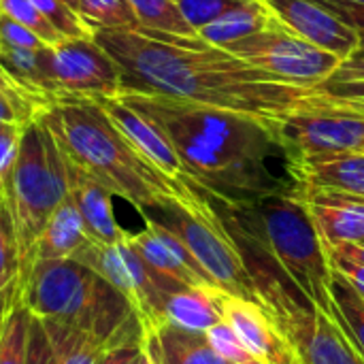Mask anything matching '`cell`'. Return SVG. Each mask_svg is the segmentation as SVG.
I'll return each mask as SVG.
<instances>
[{
  "instance_id": "6da1fadb",
  "label": "cell",
  "mask_w": 364,
  "mask_h": 364,
  "mask_svg": "<svg viewBox=\"0 0 364 364\" xmlns=\"http://www.w3.org/2000/svg\"><path fill=\"white\" fill-rule=\"evenodd\" d=\"M92 36L115 60L122 92L220 107L269 122L299 109L311 96V87L286 83L198 34L96 28Z\"/></svg>"
},
{
  "instance_id": "7a4b0ae2",
  "label": "cell",
  "mask_w": 364,
  "mask_h": 364,
  "mask_svg": "<svg viewBox=\"0 0 364 364\" xmlns=\"http://www.w3.org/2000/svg\"><path fill=\"white\" fill-rule=\"evenodd\" d=\"M119 98L164 130L188 186L228 205L299 192L292 177L271 168L273 158L286 160L275 122L156 94L122 92Z\"/></svg>"
},
{
  "instance_id": "3957f363",
  "label": "cell",
  "mask_w": 364,
  "mask_h": 364,
  "mask_svg": "<svg viewBox=\"0 0 364 364\" xmlns=\"http://www.w3.org/2000/svg\"><path fill=\"white\" fill-rule=\"evenodd\" d=\"M205 198L224 222L250 271L275 273L307 305L333 311V269L301 192L273 194L247 205H228L209 194Z\"/></svg>"
},
{
  "instance_id": "277c9868",
  "label": "cell",
  "mask_w": 364,
  "mask_h": 364,
  "mask_svg": "<svg viewBox=\"0 0 364 364\" xmlns=\"http://www.w3.org/2000/svg\"><path fill=\"white\" fill-rule=\"evenodd\" d=\"M62 154L136 211L166 200H192L196 190L166 177L117 130L105 109L85 96H60L36 115Z\"/></svg>"
},
{
  "instance_id": "5b68a950",
  "label": "cell",
  "mask_w": 364,
  "mask_h": 364,
  "mask_svg": "<svg viewBox=\"0 0 364 364\" xmlns=\"http://www.w3.org/2000/svg\"><path fill=\"white\" fill-rule=\"evenodd\" d=\"M28 311L100 339L109 348L143 341V324L130 301L90 267L73 260H36L19 279Z\"/></svg>"
},
{
  "instance_id": "8992f818",
  "label": "cell",
  "mask_w": 364,
  "mask_h": 364,
  "mask_svg": "<svg viewBox=\"0 0 364 364\" xmlns=\"http://www.w3.org/2000/svg\"><path fill=\"white\" fill-rule=\"evenodd\" d=\"M66 196L64 154L49 128L36 117L23 128L17 162L4 190V203L17 241L19 279L32 269L36 243L49 218Z\"/></svg>"
},
{
  "instance_id": "52a82bcc",
  "label": "cell",
  "mask_w": 364,
  "mask_h": 364,
  "mask_svg": "<svg viewBox=\"0 0 364 364\" xmlns=\"http://www.w3.org/2000/svg\"><path fill=\"white\" fill-rule=\"evenodd\" d=\"M139 213L143 220H149L175 235L218 288L228 294L258 299L252 273L237 243L200 190H196L192 200L175 198L141 209Z\"/></svg>"
},
{
  "instance_id": "ba28073f",
  "label": "cell",
  "mask_w": 364,
  "mask_h": 364,
  "mask_svg": "<svg viewBox=\"0 0 364 364\" xmlns=\"http://www.w3.org/2000/svg\"><path fill=\"white\" fill-rule=\"evenodd\" d=\"M258 301L273 314L299 364H364V354L333 314L305 303L269 271H250Z\"/></svg>"
},
{
  "instance_id": "9c48e42d",
  "label": "cell",
  "mask_w": 364,
  "mask_h": 364,
  "mask_svg": "<svg viewBox=\"0 0 364 364\" xmlns=\"http://www.w3.org/2000/svg\"><path fill=\"white\" fill-rule=\"evenodd\" d=\"M286 164L314 156L364 151V115L311 96L299 109L275 119Z\"/></svg>"
},
{
  "instance_id": "30bf717a",
  "label": "cell",
  "mask_w": 364,
  "mask_h": 364,
  "mask_svg": "<svg viewBox=\"0 0 364 364\" xmlns=\"http://www.w3.org/2000/svg\"><path fill=\"white\" fill-rule=\"evenodd\" d=\"M226 51L286 83L301 87H316L328 81L343 64L339 55L303 41L277 19H273L264 30L228 45Z\"/></svg>"
},
{
  "instance_id": "8fae6325",
  "label": "cell",
  "mask_w": 364,
  "mask_h": 364,
  "mask_svg": "<svg viewBox=\"0 0 364 364\" xmlns=\"http://www.w3.org/2000/svg\"><path fill=\"white\" fill-rule=\"evenodd\" d=\"M73 260L90 267L113 288H117L134 307L143 331L154 328L162 322V305L166 290L147 269L141 256L126 241L115 245L87 243Z\"/></svg>"
},
{
  "instance_id": "7c38bea8",
  "label": "cell",
  "mask_w": 364,
  "mask_h": 364,
  "mask_svg": "<svg viewBox=\"0 0 364 364\" xmlns=\"http://www.w3.org/2000/svg\"><path fill=\"white\" fill-rule=\"evenodd\" d=\"M47 60L58 98H111L122 94L119 68L94 36L62 38L47 47Z\"/></svg>"
},
{
  "instance_id": "4fadbf2b",
  "label": "cell",
  "mask_w": 364,
  "mask_h": 364,
  "mask_svg": "<svg viewBox=\"0 0 364 364\" xmlns=\"http://www.w3.org/2000/svg\"><path fill=\"white\" fill-rule=\"evenodd\" d=\"M273 17L303 41L339 55L343 62L363 47V36L318 0H262Z\"/></svg>"
},
{
  "instance_id": "5bb4252c",
  "label": "cell",
  "mask_w": 364,
  "mask_h": 364,
  "mask_svg": "<svg viewBox=\"0 0 364 364\" xmlns=\"http://www.w3.org/2000/svg\"><path fill=\"white\" fill-rule=\"evenodd\" d=\"M128 243L166 292L188 286H215L186 250V245L166 228L149 220H145V230L134 235L128 232Z\"/></svg>"
},
{
  "instance_id": "9a60e30c",
  "label": "cell",
  "mask_w": 364,
  "mask_h": 364,
  "mask_svg": "<svg viewBox=\"0 0 364 364\" xmlns=\"http://www.w3.org/2000/svg\"><path fill=\"white\" fill-rule=\"evenodd\" d=\"M224 320L230 324L250 358L262 364H292L294 352L279 331L273 314L258 301L224 294Z\"/></svg>"
},
{
  "instance_id": "2e32d148",
  "label": "cell",
  "mask_w": 364,
  "mask_h": 364,
  "mask_svg": "<svg viewBox=\"0 0 364 364\" xmlns=\"http://www.w3.org/2000/svg\"><path fill=\"white\" fill-rule=\"evenodd\" d=\"M94 100L105 109L109 119L117 126V130L132 143V147L147 162H151L158 171H162L173 181L188 186L183 164L179 160L173 143L168 141L164 130L154 119H149L147 115H143L141 111H136L134 107L124 102L119 96L94 98Z\"/></svg>"
},
{
  "instance_id": "e0dca14e",
  "label": "cell",
  "mask_w": 364,
  "mask_h": 364,
  "mask_svg": "<svg viewBox=\"0 0 364 364\" xmlns=\"http://www.w3.org/2000/svg\"><path fill=\"white\" fill-rule=\"evenodd\" d=\"M299 192L324 245L364 241V196L320 188Z\"/></svg>"
},
{
  "instance_id": "ac0fdd59",
  "label": "cell",
  "mask_w": 364,
  "mask_h": 364,
  "mask_svg": "<svg viewBox=\"0 0 364 364\" xmlns=\"http://www.w3.org/2000/svg\"><path fill=\"white\" fill-rule=\"evenodd\" d=\"M66 181H68V196L75 203L85 232L94 243L102 245H115L128 239V232L117 224L113 213V192L105 188L100 181H96L92 175L83 173L79 166H75L66 156Z\"/></svg>"
},
{
  "instance_id": "d6986e66",
  "label": "cell",
  "mask_w": 364,
  "mask_h": 364,
  "mask_svg": "<svg viewBox=\"0 0 364 364\" xmlns=\"http://www.w3.org/2000/svg\"><path fill=\"white\" fill-rule=\"evenodd\" d=\"M299 190L320 188L364 196V151L314 156L288 164Z\"/></svg>"
},
{
  "instance_id": "ffe728a7",
  "label": "cell",
  "mask_w": 364,
  "mask_h": 364,
  "mask_svg": "<svg viewBox=\"0 0 364 364\" xmlns=\"http://www.w3.org/2000/svg\"><path fill=\"white\" fill-rule=\"evenodd\" d=\"M224 290L218 286H188L166 292L162 305V322L181 331L205 335L224 320Z\"/></svg>"
},
{
  "instance_id": "44dd1931",
  "label": "cell",
  "mask_w": 364,
  "mask_h": 364,
  "mask_svg": "<svg viewBox=\"0 0 364 364\" xmlns=\"http://www.w3.org/2000/svg\"><path fill=\"white\" fill-rule=\"evenodd\" d=\"M143 348L151 364H228L211 350L205 335L166 322L145 331Z\"/></svg>"
},
{
  "instance_id": "7402d4cb",
  "label": "cell",
  "mask_w": 364,
  "mask_h": 364,
  "mask_svg": "<svg viewBox=\"0 0 364 364\" xmlns=\"http://www.w3.org/2000/svg\"><path fill=\"white\" fill-rule=\"evenodd\" d=\"M49 47V45H47ZM45 49H19L0 45V73L23 94L49 107L55 98V85L49 73V60Z\"/></svg>"
},
{
  "instance_id": "603a6c76",
  "label": "cell",
  "mask_w": 364,
  "mask_h": 364,
  "mask_svg": "<svg viewBox=\"0 0 364 364\" xmlns=\"http://www.w3.org/2000/svg\"><path fill=\"white\" fill-rule=\"evenodd\" d=\"M87 243H92L90 235L85 232L83 220L70 200L66 196L60 207L49 218L38 243H36V260H60V258H75Z\"/></svg>"
},
{
  "instance_id": "cb8c5ba5",
  "label": "cell",
  "mask_w": 364,
  "mask_h": 364,
  "mask_svg": "<svg viewBox=\"0 0 364 364\" xmlns=\"http://www.w3.org/2000/svg\"><path fill=\"white\" fill-rule=\"evenodd\" d=\"M273 13L262 0H243L241 4L232 6L224 15H220L215 21L198 30V36L207 41L209 45L226 49L228 45L243 41L267 26L273 23Z\"/></svg>"
},
{
  "instance_id": "d4e9b609",
  "label": "cell",
  "mask_w": 364,
  "mask_h": 364,
  "mask_svg": "<svg viewBox=\"0 0 364 364\" xmlns=\"http://www.w3.org/2000/svg\"><path fill=\"white\" fill-rule=\"evenodd\" d=\"M41 322L55 350L58 364H100L105 354L111 350L100 339L75 326L55 320H41Z\"/></svg>"
},
{
  "instance_id": "484cf974",
  "label": "cell",
  "mask_w": 364,
  "mask_h": 364,
  "mask_svg": "<svg viewBox=\"0 0 364 364\" xmlns=\"http://www.w3.org/2000/svg\"><path fill=\"white\" fill-rule=\"evenodd\" d=\"M30 318L32 316L21 299L19 277H17L15 290L4 311L2 331H0V364H26Z\"/></svg>"
},
{
  "instance_id": "4316f807",
  "label": "cell",
  "mask_w": 364,
  "mask_h": 364,
  "mask_svg": "<svg viewBox=\"0 0 364 364\" xmlns=\"http://www.w3.org/2000/svg\"><path fill=\"white\" fill-rule=\"evenodd\" d=\"M331 296H333V316L350 335V339L358 346L364 354V299L343 279L339 273L333 271L331 279Z\"/></svg>"
},
{
  "instance_id": "83f0119b",
  "label": "cell",
  "mask_w": 364,
  "mask_h": 364,
  "mask_svg": "<svg viewBox=\"0 0 364 364\" xmlns=\"http://www.w3.org/2000/svg\"><path fill=\"white\" fill-rule=\"evenodd\" d=\"M128 4L136 15L139 28L179 36H196L175 0H128Z\"/></svg>"
},
{
  "instance_id": "f1b7e54d",
  "label": "cell",
  "mask_w": 364,
  "mask_h": 364,
  "mask_svg": "<svg viewBox=\"0 0 364 364\" xmlns=\"http://www.w3.org/2000/svg\"><path fill=\"white\" fill-rule=\"evenodd\" d=\"M77 13L92 28L102 30H134L136 15L128 0H77Z\"/></svg>"
},
{
  "instance_id": "f546056e",
  "label": "cell",
  "mask_w": 364,
  "mask_h": 364,
  "mask_svg": "<svg viewBox=\"0 0 364 364\" xmlns=\"http://www.w3.org/2000/svg\"><path fill=\"white\" fill-rule=\"evenodd\" d=\"M0 13L34 32L45 45H55L62 41L58 30L43 17L32 0H0Z\"/></svg>"
},
{
  "instance_id": "4dcf8cb0",
  "label": "cell",
  "mask_w": 364,
  "mask_h": 364,
  "mask_svg": "<svg viewBox=\"0 0 364 364\" xmlns=\"http://www.w3.org/2000/svg\"><path fill=\"white\" fill-rule=\"evenodd\" d=\"M32 2L43 13V17L58 30L62 38H81L94 34V30L81 19V15L64 0H32Z\"/></svg>"
},
{
  "instance_id": "1f68e13d",
  "label": "cell",
  "mask_w": 364,
  "mask_h": 364,
  "mask_svg": "<svg viewBox=\"0 0 364 364\" xmlns=\"http://www.w3.org/2000/svg\"><path fill=\"white\" fill-rule=\"evenodd\" d=\"M318 98L331 102L335 107L354 111L364 115V79L363 81H337L328 79L316 87H311Z\"/></svg>"
},
{
  "instance_id": "d6a6232c",
  "label": "cell",
  "mask_w": 364,
  "mask_h": 364,
  "mask_svg": "<svg viewBox=\"0 0 364 364\" xmlns=\"http://www.w3.org/2000/svg\"><path fill=\"white\" fill-rule=\"evenodd\" d=\"M45 107L19 90H0V126H28Z\"/></svg>"
},
{
  "instance_id": "836d02e7",
  "label": "cell",
  "mask_w": 364,
  "mask_h": 364,
  "mask_svg": "<svg viewBox=\"0 0 364 364\" xmlns=\"http://www.w3.org/2000/svg\"><path fill=\"white\" fill-rule=\"evenodd\" d=\"M19 277L17 241L4 196H0V284H9Z\"/></svg>"
},
{
  "instance_id": "e575fe53",
  "label": "cell",
  "mask_w": 364,
  "mask_h": 364,
  "mask_svg": "<svg viewBox=\"0 0 364 364\" xmlns=\"http://www.w3.org/2000/svg\"><path fill=\"white\" fill-rule=\"evenodd\" d=\"M181 15L190 23V28L198 34L205 26L215 21L220 15L230 11L232 6L241 4L243 0H175Z\"/></svg>"
},
{
  "instance_id": "d590c367",
  "label": "cell",
  "mask_w": 364,
  "mask_h": 364,
  "mask_svg": "<svg viewBox=\"0 0 364 364\" xmlns=\"http://www.w3.org/2000/svg\"><path fill=\"white\" fill-rule=\"evenodd\" d=\"M205 339L207 343L211 346V350L228 364H243L250 358V354L245 352V348L241 346L239 337L235 335V331L230 328V324L226 320L218 322L215 326H211L207 333H205Z\"/></svg>"
},
{
  "instance_id": "8d00e7d4",
  "label": "cell",
  "mask_w": 364,
  "mask_h": 364,
  "mask_svg": "<svg viewBox=\"0 0 364 364\" xmlns=\"http://www.w3.org/2000/svg\"><path fill=\"white\" fill-rule=\"evenodd\" d=\"M23 128L26 126H0V196H4L9 177L17 162Z\"/></svg>"
},
{
  "instance_id": "74e56055",
  "label": "cell",
  "mask_w": 364,
  "mask_h": 364,
  "mask_svg": "<svg viewBox=\"0 0 364 364\" xmlns=\"http://www.w3.org/2000/svg\"><path fill=\"white\" fill-rule=\"evenodd\" d=\"M26 364H58V356H55V350L47 337V331H45L43 322L34 316L30 318V328H28Z\"/></svg>"
},
{
  "instance_id": "f35d334b",
  "label": "cell",
  "mask_w": 364,
  "mask_h": 364,
  "mask_svg": "<svg viewBox=\"0 0 364 364\" xmlns=\"http://www.w3.org/2000/svg\"><path fill=\"white\" fill-rule=\"evenodd\" d=\"M0 45L19 47V49H45L47 45L28 28L13 21L11 17L0 13Z\"/></svg>"
},
{
  "instance_id": "ab89813d",
  "label": "cell",
  "mask_w": 364,
  "mask_h": 364,
  "mask_svg": "<svg viewBox=\"0 0 364 364\" xmlns=\"http://www.w3.org/2000/svg\"><path fill=\"white\" fill-rule=\"evenodd\" d=\"M318 2H322L333 13H337L343 21H348L363 36L364 47V0H318Z\"/></svg>"
},
{
  "instance_id": "60d3db41",
  "label": "cell",
  "mask_w": 364,
  "mask_h": 364,
  "mask_svg": "<svg viewBox=\"0 0 364 364\" xmlns=\"http://www.w3.org/2000/svg\"><path fill=\"white\" fill-rule=\"evenodd\" d=\"M328 262H331V269L339 273L343 279H348V284L364 299V264L346 260V258H337V256H328Z\"/></svg>"
},
{
  "instance_id": "b9f144b4",
  "label": "cell",
  "mask_w": 364,
  "mask_h": 364,
  "mask_svg": "<svg viewBox=\"0 0 364 364\" xmlns=\"http://www.w3.org/2000/svg\"><path fill=\"white\" fill-rule=\"evenodd\" d=\"M145 339V337H143ZM143 354V341H132V343H124L117 348H111L102 363L100 364H136V360Z\"/></svg>"
},
{
  "instance_id": "7bdbcfd3",
  "label": "cell",
  "mask_w": 364,
  "mask_h": 364,
  "mask_svg": "<svg viewBox=\"0 0 364 364\" xmlns=\"http://www.w3.org/2000/svg\"><path fill=\"white\" fill-rule=\"evenodd\" d=\"M331 79H337V81H363L364 55L356 53V55H352L350 60H346V62L337 68V73H335Z\"/></svg>"
},
{
  "instance_id": "ee69618b",
  "label": "cell",
  "mask_w": 364,
  "mask_h": 364,
  "mask_svg": "<svg viewBox=\"0 0 364 364\" xmlns=\"http://www.w3.org/2000/svg\"><path fill=\"white\" fill-rule=\"evenodd\" d=\"M324 245V243H322ZM326 256H337V258H346L352 262H360L364 264V241L360 243H339V245H324Z\"/></svg>"
},
{
  "instance_id": "f6af8a7d",
  "label": "cell",
  "mask_w": 364,
  "mask_h": 364,
  "mask_svg": "<svg viewBox=\"0 0 364 364\" xmlns=\"http://www.w3.org/2000/svg\"><path fill=\"white\" fill-rule=\"evenodd\" d=\"M15 282H17V277H15L13 282H9V284H0V305H2V303L6 301V296L11 294V290H13Z\"/></svg>"
},
{
  "instance_id": "bcb514c9",
  "label": "cell",
  "mask_w": 364,
  "mask_h": 364,
  "mask_svg": "<svg viewBox=\"0 0 364 364\" xmlns=\"http://www.w3.org/2000/svg\"><path fill=\"white\" fill-rule=\"evenodd\" d=\"M0 90H17V87H15V85H13V83H11L6 77L0 73ZM19 92H21V90H19Z\"/></svg>"
},
{
  "instance_id": "7dc6e473",
  "label": "cell",
  "mask_w": 364,
  "mask_h": 364,
  "mask_svg": "<svg viewBox=\"0 0 364 364\" xmlns=\"http://www.w3.org/2000/svg\"><path fill=\"white\" fill-rule=\"evenodd\" d=\"M136 364H151L149 363V358H147V354H145V348H143V354H141V358L136 360Z\"/></svg>"
},
{
  "instance_id": "c3c4849f",
  "label": "cell",
  "mask_w": 364,
  "mask_h": 364,
  "mask_svg": "<svg viewBox=\"0 0 364 364\" xmlns=\"http://www.w3.org/2000/svg\"><path fill=\"white\" fill-rule=\"evenodd\" d=\"M64 2H66V4H70V6H73V9L77 11V0H64Z\"/></svg>"
},
{
  "instance_id": "681fc988",
  "label": "cell",
  "mask_w": 364,
  "mask_h": 364,
  "mask_svg": "<svg viewBox=\"0 0 364 364\" xmlns=\"http://www.w3.org/2000/svg\"><path fill=\"white\" fill-rule=\"evenodd\" d=\"M243 364H262V363H258V360H254V358H252V360H247V363H243Z\"/></svg>"
},
{
  "instance_id": "f907efd6",
  "label": "cell",
  "mask_w": 364,
  "mask_h": 364,
  "mask_svg": "<svg viewBox=\"0 0 364 364\" xmlns=\"http://www.w3.org/2000/svg\"><path fill=\"white\" fill-rule=\"evenodd\" d=\"M358 53H360V55H364V47H363V49H360V51H358Z\"/></svg>"
},
{
  "instance_id": "816d5d0a",
  "label": "cell",
  "mask_w": 364,
  "mask_h": 364,
  "mask_svg": "<svg viewBox=\"0 0 364 364\" xmlns=\"http://www.w3.org/2000/svg\"><path fill=\"white\" fill-rule=\"evenodd\" d=\"M292 364H299V363H296V358H294V363H292Z\"/></svg>"
}]
</instances>
